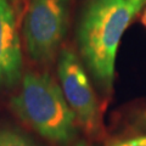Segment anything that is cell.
I'll return each mask as SVG.
<instances>
[{
  "mask_svg": "<svg viewBox=\"0 0 146 146\" xmlns=\"http://www.w3.org/2000/svg\"><path fill=\"white\" fill-rule=\"evenodd\" d=\"M135 12L128 0H89L78 28L79 50L104 89L115 77V61L123 33Z\"/></svg>",
  "mask_w": 146,
  "mask_h": 146,
  "instance_id": "cell-1",
  "label": "cell"
},
{
  "mask_svg": "<svg viewBox=\"0 0 146 146\" xmlns=\"http://www.w3.org/2000/svg\"><path fill=\"white\" fill-rule=\"evenodd\" d=\"M11 107L36 133L54 143L68 144L74 136L76 115L61 86L46 73H26Z\"/></svg>",
  "mask_w": 146,
  "mask_h": 146,
  "instance_id": "cell-2",
  "label": "cell"
},
{
  "mask_svg": "<svg viewBox=\"0 0 146 146\" xmlns=\"http://www.w3.org/2000/svg\"><path fill=\"white\" fill-rule=\"evenodd\" d=\"M70 0H29L23 18L27 52L35 62L51 60L65 38Z\"/></svg>",
  "mask_w": 146,
  "mask_h": 146,
  "instance_id": "cell-3",
  "label": "cell"
},
{
  "mask_svg": "<svg viewBox=\"0 0 146 146\" xmlns=\"http://www.w3.org/2000/svg\"><path fill=\"white\" fill-rule=\"evenodd\" d=\"M58 79L63 96L78 122L88 133H98L100 113L94 90L80 61L70 50H63L58 58Z\"/></svg>",
  "mask_w": 146,
  "mask_h": 146,
  "instance_id": "cell-4",
  "label": "cell"
},
{
  "mask_svg": "<svg viewBox=\"0 0 146 146\" xmlns=\"http://www.w3.org/2000/svg\"><path fill=\"white\" fill-rule=\"evenodd\" d=\"M22 76V52L15 13L7 0H0V88L11 86Z\"/></svg>",
  "mask_w": 146,
  "mask_h": 146,
  "instance_id": "cell-5",
  "label": "cell"
},
{
  "mask_svg": "<svg viewBox=\"0 0 146 146\" xmlns=\"http://www.w3.org/2000/svg\"><path fill=\"white\" fill-rule=\"evenodd\" d=\"M0 146H34L23 134L10 129L0 128Z\"/></svg>",
  "mask_w": 146,
  "mask_h": 146,
  "instance_id": "cell-6",
  "label": "cell"
},
{
  "mask_svg": "<svg viewBox=\"0 0 146 146\" xmlns=\"http://www.w3.org/2000/svg\"><path fill=\"white\" fill-rule=\"evenodd\" d=\"M115 146H146V136L123 141V143L117 144V145H115Z\"/></svg>",
  "mask_w": 146,
  "mask_h": 146,
  "instance_id": "cell-7",
  "label": "cell"
},
{
  "mask_svg": "<svg viewBox=\"0 0 146 146\" xmlns=\"http://www.w3.org/2000/svg\"><path fill=\"white\" fill-rule=\"evenodd\" d=\"M128 3H129V5L135 12V15L146 5V0H128Z\"/></svg>",
  "mask_w": 146,
  "mask_h": 146,
  "instance_id": "cell-8",
  "label": "cell"
},
{
  "mask_svg": "<svg viewBox=\"0 0 146 146\" xmlns=\"http://www.w3.org/2000/svg\"><path fill=\"white\" fill-rule=\"evenodd\" d=\"M141 22H143V25L146 27V9H145V11L143 13V16H141Z\"/></svg>",
  "mask_w": 146,
  "mask_h": 146,
  "instance_id": "cell-9",
  "label": "cell"
},
{
  "mask_svg": "<svg viewBox=\"0 0 146 146\" xmlns=\"http://www.w3.org/2000/svg\"><path fill=\"white\" fill-rule=\"evenodd\" d=\"M76 146H91V145H89V144L84 143V141H80V143H79V144H77Z\"/></svg>",
  "mask_w": 146,
  "mask_h": 146,
  "instance_id": "cell-10",
  "label": "cell"
},
{
  "mask_svg": "<svg viewBox=\"0 0 146 146\" xmlns=\"http://www.w3.org/2000/svg\"><path fill=\"white\" fill-rule=\"evenodd\" d=\"M10 1H11V3H13V4H17L18 1H20V0H10Z\"/></svg>",
  "mask_w": 146,
  "mask_h": 146,
  "instance_id": "cell-11",
  "label": "cell"
}]
</instances>
